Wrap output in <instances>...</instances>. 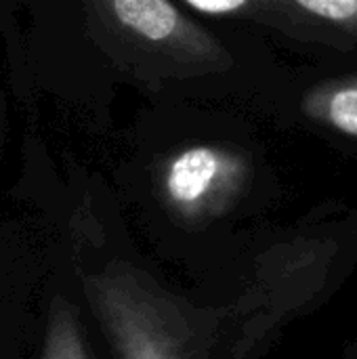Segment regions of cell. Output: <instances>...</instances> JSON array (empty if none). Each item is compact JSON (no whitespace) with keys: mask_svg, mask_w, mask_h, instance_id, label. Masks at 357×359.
Listing matches in <instances>:
<instances>
[{"mask_svg":"<svg viewBox=\"0 0 357 359\" xmlns=\"http://www.w3.org/2000/svg\"><path fill=\"white\" fill-rule=\"evenodd\" d=\"M50 248L114 359H208L217 320L189 307L124 257L101 255L88 215L72 212Z\"/></svg>","mask_w":357,"mask_h":359,"instance_id":"1","label":"cell"},{"mask_svg":"<svg viewBox=\"0 0 357 359\" xmlns=\"http://www.w3.org/2000/svg\"><path fill=\"white\" fill-rule=\"evenodd\" d=\"M48 250V265L42 286L40 339L36 359H97L82 318L80 297L69 290V278L55 252Z\"/></svg>","mask_w":357,"mask_h":359,"instance_id":"4","label":"cell"},{"mask_svg":"<svg viewBox=\"0 0 357 359\" xmlns=\"http://www.w3.org/2000/svg\"><path fill=\"white\" fill-rule=\"evenodd\" d=\"M250 175L248 158L227 145L196 143L170 154L160 168V194L183 219L198 221L227 208Z\"/></svg>","mask_w":357,"mask_h":359,"instance_id":"3","label":"cell"},{"mask_svg":"<svg viewBox=\"0 0 357 359\" xmlns=\"http://www.w3.org/2000/svg\"><path fill=\"white\" fill-rule=\"evenodd\" d=\"M46 265L48 250L38 259L34 238L0 221V305L32 297L36 282L46 276Z\"/></svg>","mask_w":357,"mask_h":359,"instance_id":"6","label":"cell"},{"mask_svg":"<svg viewBox=\"0 0 357 359\" xmlns=\"http://www.w3.org/2000/svg\"><path fill=\"white\" fill-rule=\"evenodd\" d=\"M351 359H357V347H356V353H353V358Z\"/></svg>","mask_w":357,"mask_h":359,"instance_id":"10","label":"cell"},{"mask_svg":"<svg viewBox=\"0 0 357 359\" xmlns=\"http://www.w3.org/2000/svg\"><path fill=\"white\" fill-rule=\"evenodd\" d=\"M118 61L145 82L191 80L234 67V55L170 0H86Z\"/></svg>","mask_w":357,"mask_h":359,"instance_id":"2","label":"cell"},{"mask_svg":"<svg viewBox=\"0 0 357 359\" xmlns=\"http://www.w3.org/2000/svg\"><path fill=\"white\" fill-rule=\"evenodd\" d=\"M191 8L213 17H234L271 27L309 44H324L332 48H349L356 40L332 29L320 19L307 15L290 0H183Z\"/></svg>","mask_w":357,"mask_h":359,"instance_id":"5","label":"cell"},{"mask_svg":"<svg viewBox=\"0 0 357 359\" xmlns=\"http://www.w3.org/2000/svg\"><path fill=\"white\" fill-rule=\"evenodd\" d=\"M301 111L328 130L357 139V74L314 84L301 99Z\"/></svg>","mask_w":357,"mask_h":359,"instance_id":"7","label":"cell"},{"mask_svg":"<svg viewBox=\"0 0 357 359\" xmlns=\"http://www.w3.org/2000/svg\"><path fill=\"white\" fill-rule=\"evenodd\" d=\"M307 15L357 42V0H290Z\"/></svg>","mask_w":357,"mask_h":359,"instance_id":"9","label":"cell"},{"mask_svg":"<svg viewBox=\"0 0 357 359\" xmlns=\"http://www.w3.org/2000/svg\"><path fill=\"white\" fill-rule=\"evenodd\" d=\"M32 299L23 297L0 305V359H25L27 343L36 339V316Z\"/></svg>","mask_w":357,"mask_h":359,"instance_id":"8","label":"cell"}]
</instances>
